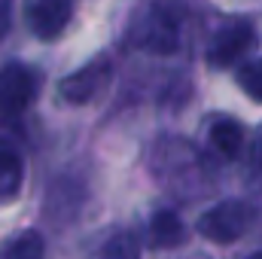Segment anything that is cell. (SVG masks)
<instances>
[{
    "label": "cell",
    "mask_w": 262,
    "mask_h": 259,
    "mask_svg": "<svg viewBox=\"0 0 262 259\" xmlns=\"http://www.w3.org/2000/svg\"><path fill=\"white\" fill-rule=\"evenodd\" d=\"M28 25L40 40H55L70 25V0H28Z\"/></svg>",
    "instance_id": "6"
},
{
    "label": "cell",
    "mask_w": 262,
    "mask_h": 259,
    "mask_svg": "<svg viewBox=\"0 0 262 259\" xmlns=\"http://www.w3.org/2000/svg\"><path fill=\"white\" fill-rule=\"evenodd\" d=\"M21 183H25V162H21V153L0 137V204H9L15 201V195L21 192Z\"/></svg>",
    "instance_id": "7"
},
{
    "label": "cell",
    "mask_w": 262,
    "mask_h": 259,
    "mask_svg": "<svg viewBox=\"0 0 262 259\" xmlns=\"http://www.w3.org/2000/svg\"><path fill=\"white\" fill-rule=\"evenodd\" d=\"M46 256V241L40 232L28 229V232H18L15 238H9L0 250V259H43Z\"/></svg>",
    "instance_id": "10"
},
{
    "label": "cell",
    "mask_w": 262,
    "mask_h": 259,
    "mask_svg": "<svg viewBox=\"0 0 262 259\" xmlns=\"http://www.w3.org/2000/svg\"><path fill=\"white\" fill-rule=\"evenodd\" d=\"M104 259H140V247H137V241L131 238L128 232H119V235H113L107 241Z\"/></svg>",
    "instance_id": "12"
},
{
    "label": "cell",
    "mask_w": 262,
    "mask_h": 259,
    "mask_svg": "<svg viewBox=\"0 0 262 259\" xmlns=\"http://www.w3.org/2000/svg\"><path fill=\"white\" fill-rule=\"evenodd\" d=\"M238 85L244 89L247 98H253V101L262 104V58L244 61V64L238 67Z\"/></svg>",
    "instance_id": "11"
},
{
    "label": "cell",
    "mask_w": 262,
    "mask_h": 259,
    "mask_svg": "<svg viewBox=\"0 0 262 259\" xmlns=\"http://www.w3.org/2000/svg\"><path fill=\"white\" fill-rule=\"evenodd\" d=\"M253 37H256V34H253V25H250V21H244V18L226 21V25L213 34V40H210V46H207V61L213 67L238 64V61L250 52Z\"/></svg>",
    "instance_id": "4"
},
{
    "label": "cell",
    "mask_w": 262,
    "mask_h": 259,
    "mask_svg": "<svg viewBox=\"0 0 262 259\" xmlns=\"http://www.w3.org/2000/svg\"><path fill=\"white\" fill-rule=\"evenodd\" d=\"M34 98H37V73L31 67L15 61L0 67V119L21 116Z\"/></svg>",
    "instance_id": "3"
},
{
    "label": "cell",
    "mask_w": 262,
    "mask_h": 259,
    "mask_svg": "<svg viewBox=\"0 0 262 259\" xmlns=\"http://www.w3.org/2000/svg\"><path fill=\"white\" fill-rule=\"evenodd\" d=\"M110 61L101 55V58H92L89 64H82L79 70H73L70 76L61 79V98L70 104H89L95 101L107 85H110Z\"/></svg>",
    "instance_id": "5"
},
{
    "label": "cell",
    "mask_w": 262,
    "mask_h": 259,
    "mask_svg": "<svg viewBox=\"0 0 262 259\" xmlns=\"http://www.w3.org/2000/svg\"><path fill=\"white\" fill-rule=\"evenodd\" d=\"M9 28H12V0H0V43L6 40Z\"/></svg>",
    "instance_id": "13"
},
{
    "label": "cell",
    "mask_w": 262,
    "mask_h": 259,
    "mask_svg": "<svg viewBox=\"0 0 262 259\" xmlns=\"http://www.w3.org/2000/svg\"><path fill=\"white\" fill-rule=\"evenodd\" d=\"M253 153H256V162L262 165V128H259V134H256V149H253Z\"/></svg>",
    "instance_id": "14"
},
{
    "label": "cell",
    "mask_w": 262,
    "mask_h": 259,
    "mask_svg": "<svg viewBox=\"0 0 262 259\" xmlns=\"http://www.w3.org/2000/svg\"><path fill=\"white\" fill-rule=\"evenodd\" d=\"M247 259H262V250H256V253H250Z\"/></svg>",
    "instance_id": "15"
},
{
    "label": "cell",
    "mask_w": 262,
    "mask_h": 259,
    "mask_svg": "<svg viewBox=\"0 0 262 259\" xmlns=\"http://www.w3.org/2000/svg\"><path fill=\"white\" fill-rule=\"evenodd\" d=\"M131 43L156 55H168L177 49V15L168 12V3H156L137 12L131 25Z\"/></svg>",
    "instance_id": "1"
},
{
    "label": "cell",
    "mask_w": 262,
    "mask_h": 259,
    "mask_svg": "<svg viewBox=\"0 0 262 259\" xmlns=\"http://www.w3.org/2000/svg\"><path fill=\"white\" fill-rule=\"evenodd\" d=\"M207 137H210V146H213L223 159H235V156L241 153V146H244V128H241L235 119H229V116L213 119Z\"/></svg>",
    "instance_id": "9"
},
{
    "label": "cell",
    "mask_w": 262,
    "mask_h": 259,
    "mask_svg": "<svg viewBox=\"0 0 262 259\" xmlns=\"http://www.w3.org/2000/svg\"><path fill=\"white\" fill-rule=\"evenodd\" d=\"M250 217L253 213L244 201H235V198L216 201L210 210L201 213L198 235H204L207 241H216V244H232L250 229Z\"/></svg>",
    "instance_id": "2"
},
{
    "label": "cell",
    "mask_w": 262,
    "mask_h": 259,
    "mask_svg": "<svg viewBox=\"0 0 262 259\" xmlns=\"http://www.w3.org/2000/svg\"><path fill=\"white\" fill-rule=\"evenodd\" d=\"M146 238H149V244L156 250H171V247H180L183 244L186 226H183V220L174 210H156L152 220H149Z\"/></svg>",
    "instance_id": "8"
}]
</instances>
